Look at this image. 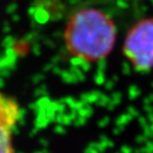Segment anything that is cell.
<instances>
[{"mask_svg": "<svg viewBox=\"0 0 153 153\" xmlns=\"http://www.w3.org/2000/svg\"><path fill=\"white\" fill-rule=\"evenodd\" d=\"M64 38L73 57L85 62H97L108 57L114 49L116 26L100 9L85 8L71 16Z\"/></svg>", "mask_w": 153, "mask_h": 153, "instance_id": "cell-1", "label": "cell"}, {"mask_svg": "<svg viewBox=\"0 0 153 153\" xmlns=\"http://www.w3.org/2000/svg\"><path fill=\"white\" fill-rule=\"evenodd\" d=\"M123 53L136 71L153 69V17L137 21L128 30Z\"/></svg>", "mask_w": 153, "mask_h": 153, "instance_id": "cell-2", "label": "cell"}, {"mask_svg": "<svg viewBox=\"0 0 153 153\" xmlns=\"http://www.w3.org/2000/svg\"><path fill=\"white\" fill-rule=\"evenodd\" d=\"M21 114L17 100L0 91V153H15L13 134Z\"/></svg>", "mask_w": 153, "mask_h": 153, "instance_id": "cell-3", "label": "cell"}]
</instances>
